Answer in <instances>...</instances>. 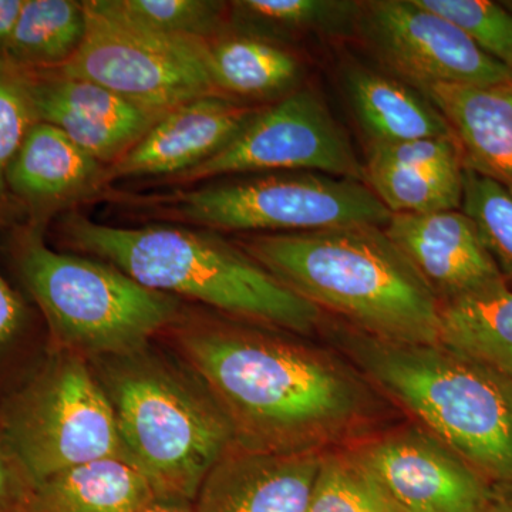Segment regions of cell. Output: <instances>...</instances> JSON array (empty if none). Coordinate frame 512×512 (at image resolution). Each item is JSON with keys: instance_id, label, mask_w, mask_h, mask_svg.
Here are the masks:
<instances>
[{"instance_id": "1", "label": "cell", "mask_w": 512, "mask_h": 512, "mask_svg": "<svg viewBox=\"0 0 512 512\" xmlns=\"http://www.w3.org/2000/svg\"><path fill=\"white\" fill-rule=\"evenodd\" d=\"M241 320H183L174 339L234 433L256 453H325L377 431L386 400L336 350Z\"/></svg>"}, {"instance_id": "2", "label": "cell", "mask_w": 512, "mask_h": 512, "mask_svg": "<svg viewBox=\"0 0 512 512\" xmlns=\"http://www.w3.org/2000/svg\"><path fill=\"white\" fill-rule=\"evenodd\" d=\"M237 245L296 295L360 332L440 343L439 299L383 227L247 235Z\"/></svg>"}, {"instance_id": "3", "label": "cell", "mask_w": 512, "mask_h": 512, "mask_svg": "<svg viewBox=\"0 0 512 512\" xmlns=\"http://www.w3.org/2000/svg\"><path fill=\"white\" fill-rule=\"evenodd\" d=\"M320 335L386 402L490 483H512L511 379L441 342H389L328 315Z\"/></svg>"}, {"instance_id": "4", "label": "cell", "mask_w": 512, "mask_h": 512, "mask_svg": "<svg viewBox=\"0 0 512 512\" xmlns=\"http://www.w3.org/2000/svg\"><path fill=\"white\" fill-rule=\"evenodd\" d=\"M60 234L73 249L116 266L146 288L204 303L232 319L302 338L320 335L325 323L320 309L207 229L113 227L69 212Z\"/></svg>"}, {"instance_id": "5", "label": "cell", "mask_w": 512, "mask_h": 512, "mask_svg": "<svg viewBox=\"0 0 512 512\" xmlns=\"http://www.w3.org/2000/svg\"><path fill=\"white\" fill-rule=\"evenodd\" d=\"M131 464L156 495L194 503L211 468L235 447L231 424L200 377L150 348L89 360Z\"/></svg>"}, {"instance_id": "6", "label": "cell", "mask_w": 512, "mask_h": 512, "mask_svg": "<svg viewBox=\"0 0 512 512\" xmlns=\"http://www.w3.org/2000/svg\"><path fill=\"white\" fill-rule=\"evenodd\" d=\"M12 245L20 278L59 352L87 360L127 355L181 318L180 298L146 288L100 259L53 251L42 225L26 222Z\"/></svg>"}, {"instance_id": "7", "label": "cell", "mask_w": 512, "mask_h": 512, "mask_svg": "<svg viewBox=\"0 0 512 512\" xmlns=\"http://www.w3.org/2000/svg\"><path fill=\"white\" fill-rule=\"evenodd\" d=\"M120 200L154 220L249 235L352 224L384 228L392 218V212L362 181L312 171L252 174L224 183Z\"/></svg>"}, {"instance_id": "8", "label": "cell", "mask_w": 512, "mask_h": 512, "mask_svg": "<svg viewBox=\"0 0 512 512\" xmlns=\"http://www.w3.org/2000/svg\"><path fill=\"white\" fill-rule=\"evenodd\" d=\"M3 427L33 485L66 468L104 458L131 463L89 360L72 353L59 352L15 397Z\"/></svg>"}, {"instance_id": "9", "label": "cell", "mask_w": 512, "mask_h": 512, "mask_svg": "<svg viewBox=\"0 0 512 512\" xmlns=\"http://www.w3.org/2000/svg\"><path fill=\"white\" fill-rule=\"evenodd\" d=\"M84 6L86 39L60 72L161 116L192 100L222 96L211 79L207 40L151 32L111 15L96 0Z\"/></svg>"}, {"instance_id": "10", "label": "cell", "mask_w": 512, "mask_h": 512, "mask_svg": "<svg viewBox=\"0 0 512 512\" xmlns=\"http://www.w3.org/2000/svg\"><path fill=\"white\" fill-rule=\"evenodd\" d=\"M281 171H312L365 183V167L348 133L312 90H296L262 107L224 150L168 184Z\"/></svg>"}, {"instance_id": "11", "label": "cell", "mask_w": 512, "mask_h": 512, "mask_svg": "<svg viewBox=\"0 0 512 512\" xmlns=\"http://www.w3.org/2000/svg\"><path fill=\"white\" fill-rule=\"evenodd\" d=\"M356 37L386 73L419 92L436 84L511 86L505 64L416 0L362 2Z\"/></svg>"}, {"instance_id": "12", "label": "cell", "mask_w": 512, "mask_h": 512, "mask_svg": "<svg viewBox=\"0 0 512 512\" xmlns=\"http://www.w3.org/2000/svg\"><path fill=\"white\" fill-rule=\"evenodd\" d=\"M390 512H478L493 483L416 423L350 444Z\"/></svg>"}, {"instance_id": "13", "label": "cell", "mask_w": 512, "mask_h": 512, "mask_svg": "<svg viewBox=\"0 0 512 512\" xmlns=\"http://www.w3.org/2000/svg\"><path fill=\"white\" fill-rule=\"evenodd\" d=\"M20 73L36 121L56 127L109 168L163 117L134 106L106 87L57 69Z\"/></svg>"}, {"instance_id": "14", "label": "cell", "mask_w": 512, "mask_h": 512, "mask_svg": "<svg viewBox=\"0 0 512 512\" xmlns=\"http://www.w3.org/2000/svg\"><path fill=\"white\" fill-rule=\"evenodd\" d=\"M384 231L440 305L508 285L461 210L392 214Z\"/></svg>"}, {"instance_id": "15", "label": "cell", "mask_w": 512, "mask_h": 512, "mask_svg": "<svg viewBox=\"0 0 512 512\" xmlns=\"http://www.w3.org/2000/svg\"><path fill=\"white\" fill-rule=\"evenodd\" d=\"M259 109L222 96L192 100L168 111L133 150L109 168V183L170 181L220 153Z\"/></svg>"}, {"instance_id": "16", "label": "cell", "mask_w": 512, "mask_h": 512, "mask_svg": "<svg viewBox=\"0 0 512 512\" xmlns=\"http://www.w3.org/2000/svg\"><path fill=\"white\" fill-rule=\"evenodd\" d=\"M109 184V167L40 121L30 127L6 173L10 198L30 224L42 227Z\"/></svg>"}, {"instance_id": "17", "label": "cell", "mask_w": 512, "mask_h": 512, "mask_svg": "<svg viewBox=\"0 0 512 512\" xmlns=\"http://www.w3.org/2000/svg\"><path fill=\"white\" fill-rule=\"evenodd\" d=\"M365 183L392 214L460 210L463 151L456 137L370 144Z\"/></svg>"}, {"instance_id": "18", "label": "cell", "mask_w": 512, "mask_h": 512, "mask_svg": "<svg viewBox=\"0 0 512 512\" xmlns=\"http://www.w3.org/2000/svg\"><path fill=\"white\" fill-rule=\"evenodd\" d=\"M322 453H256L232 447L211 468L197 512H306Z\"/></svg>"}, {"instance_id": "19", "label": "cell", "mask_w": 512, "mask_h": 512, "mask_svg": "<svg viewBox=\"0 0 512 512\" xmlns=\"http://www.w3.org/2000/svg\"><path fill=\"white\" fill-rule=\"evenodd\" d=\"M421 93L447 120L466 167L512 191L511 87L436 84Z\"/></svg>"}, {"instance_id": "20", "label": "cell", "mask_w": 512, "mask_h": 512, "mask_svg": "<svg viewBox=\"0 0 512 512\" xmlns=\"http://www.w3.org/2000/svg\"><path fill=\"white\" fill-rule=\"evenodd\" d=\"M343 84L370 144L454 137L443 114L423 93L390 74L352 64Z\"/></svg>"}, {"instance_id": "21", "label": "cell", "mask_w": 512, "mask_h": 512, "mask_svg": "<svg viewBox=\"0 0 512 512\" xmlns=\"http://www.w3.org/2000/svg\"><path fill=\"white\" fill-rule=\"evenodd\" d=\"M207 55L212 82L228 99L278 101L302 82L298 56L262 37L224 30L207 40Z\"/></svg>"}, {"instance_id": "22", "label": "cell", "mask_w": 512, "mask_h": 512, "mask_svg": "<svg viewBox=\"0 0 512 512\" xmlns=\"http://www.w3.org/2000/svg\"><path fill=\"white\" fill-rule=\"evenodd\" d=\"M156 497L133 464L104 458L33 485L29 512H140Z\"/></svg>"}, {"instance_id": "23", "label": "cell", "mask_w": 512, "mask_h": 512, "mask_svg": "<svg viewBox=\"0 0 512 512\" xmlns=\"http://www.w3.org/2000/svg\"><path fill=\"white\" fill-rule=\"evenodd\" d=\"M362 2L239 0L229 3L234 30L284 45L306 36L356 37Z\"/></svg>"}, {"instance_id": "24", "label": "cell", "mask_w": 512, "mask_h": 512, "mask_svg": "<svg viewBox=\"0 0 512 512\" xmlns=\"http://www.w3.org/2000/svg\"><path fill=\"white\" fill-rule=\"evenodd\" d=\"M440 342L512 380V289L498 286L440 309Z\"/></svg>"}, {"instance_id": "25", "label": "cell", "mask_w": 512, "mask_h": 512, "mask_svg": "<svg viewBox=\"0 0 512 512\" xmlns=\"http://www.w3.org/2000/svg\"><path fill=\"white\" fill-rule=\"evenodd\" d=\"M86 33L84 2L25 0L5 62L29 72L59 69L76 56Z\"/></svg>"}, {"instance_id": "26", "label": "cell", "mask_w": 512, "mask_h": 512, "mask_svg": "<svg viewBox=\"0 0 512 512\" xmlns=\"http://www.w3.org/2000/svg\"><path fill=\"white\" fill-rule=\"evenodd\" d=\"M111 15L161 35L210 40L224 32L229 3L215 0H96Z\"/></svg>"}, {"instance_id": "27", "label": "cell", "mask_w": 512, "mask_h": 512, "mask_svg": "<svg viewBox=\"0 0 512 512\" xmlns=\"http://www.w3.org/2000/svg\"><path fill=\"white\" fill-rule=\"evenodd\" d=\"M461 211L476 227L478 237L500 269L512 282V191L494 178L466 167Z\"/></svg>"}, {"instance_id": "28", "label": "cell", "mask_w": 512, "mask_h": 512, "mask_svg": "<svg viewBox=\"0 0 512 512\" xmlns=\"http://www.w3.org/2000/svg\"><path fill=\"white\" fill-rule=\"evenodd\" d=\"M306 512H390L349 446L320 457Z\"/></svg>"}, {"instance_id": "29", "label": "cell", "mask_w": 512, "mask_h": 512, "mask_svg": "<svg viewBox=\"0 0 512 512\" xmlns=\"http://www.w3.org/2000/svg\"><path fill=\"white\" fill-rule=\"evenodd\" d=\"M453 23L483 52L512 72V10L490 0H416Z\"/></svg>"}, {"instance_id": "30", "label": "cell", "mask_w": 512, "mask_h": 512, "mask_svg": "<svg viewBox=\"0 0 512 512\" xmlns=\"http://www.w3.org/2000/svg\"><path fill=\"white\" fill-rule=\"evenodd\" d=\"M37 123L22 73L0 60V224L18 215L10 198L6 173L26 134Z\"/></svg>"}, {"instance_id": "31", "label": "cell", "mask_w": 512, "mask_h": 512, "mask_svg": "<svg viewBox=\"0 0 512 512\" xmlns=\"http://www.w3.org/2000/svg\"><path fill=\"white\" fill-rule=\"evenodd\" d=\"M25 319V306L0 274V348L18 333Z\"/></svg>"}, {"instance_id": "32", "label": "cell", "mask_w": 512, "mask_h": 512, "mask_svg": "<svg viewBox=\"0 0 512 512\" xmlns=\"http://www.w3.org/2000/svg\"><path fill=\"white\" fill-rule=\"evenodd\" d=\"M23 5L25 0H0V60H5Z\"/></svg>"}, {"instance_id": "33", "label": "cell", "mask_w": 512, "mask_h": 512, "mask_svg": "<svg viewBox=\"0 0 512 512\" xmlns=\"http://www.w3.org/2000/svg\"><path fill=\"white\" fill-rule=\"evenodd\" d=\"M478 512H512V483H495Z\"/></svg>"}, {"instance_id": "34", "label": "cell", "mask_w": 512, "mask_h": 512, "mask_svg": "<svg viewBox=\"0 0 512 512\" xmlns=\"http://www.w3.org/2000/svg\"><path fill=\"white\" fill-rule=\"evenodd\" d=\"M140 512H197L192 501L184 498L156 495Z\"/></svg>"}, {"instance_id": "35", "label": "cell", "mask_w": 512, "mask_h": 512, "mask_svg": "<svg viewBox=\"0 0 512 512\" xmlns=\"http://www.w3.org/2000/svg\"><path fill=\"white\" fill-rule=\"evenodd\" d=\"M9 490L8 468L5 466L2 456H0V504L5 500Z\"/></svg>"}, {"instance_id": "36", "label": "cell", "mask_w": 512, "mask_h": 512, "mask_svg": "<svg viewBox=\"0 0 512 512\" xmlns=\"http://www.w3.org/2000/svg\"><path fill=\"white\" fill-rule=\"evenodd\" d=\"M510 87H511V89H512V80H511V86H510Z\"/></svg>"}]
</instances>
